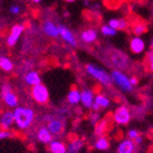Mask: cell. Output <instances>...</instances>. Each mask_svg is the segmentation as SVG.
Returning <instances> with one entry per match:
<instances>
[{
	"instance_id": "1",
	"label": "cell",
	"mask_w": 153,
	"mask_h": 153,
	"mask_svg": "<svg viewBox=\"0 0 153 153\" xmlns=\"http://www.w3.org/2000/svg\"><path fill=\"white\" fill-rule=\"evenodd\" d=\"M13 111L15 117V124L19 130L29 128L36 119L34 110L28 106H18Z\"/></svg>"
},
{
	"instance_id": "2",
	"label": "cell",
	"mask_w": 153,
	"mask_h": 153,
	"mask_svg": "<svg viewBox=\"0 0 153 153\" xmlns=\"http://www.w3.org/2000/svg\"><path fill=\"white\" fill-rule=\"evenodd\" d=\"M86 71L87 73L94 78L99 84H101L102 86L105 87H109L110 85L112 84L111 76L107 71L103 68H101L100 65L94 63H87L86 64Z\"/></svg>"
},
{
	"instance_id": "3",
	"label": "cell",
	"mask_w": 153,
	"mask_h": 153,
	"mask_svg": "<svg viewBox=\"0 0 153 153\" xmlns=\"http://www.w3.org/2000/svg\"><path fill=\"white\" fill-rule=\"evenodd\" d=\"M110 76H111L112 84H115L116 87L119 88L122 92L130 93L133 91L134 86L131 82V78L128 77V75L123 73L121 70H112Z\"/></svg>"
},
{
	"instance_id": "4",
	"label": "cell",
	"mask_w": 153,
	"mask_h": 153,
	"mask_svg": "<svg viewBox=\"0 0 153 153\" xmlns=\"http://www.w3.org/2000/svg\"><path fill=\"white\" fill-rule=\"evenodd\" d=\"M30 95L36 103L40 105H45L49 101V91L45 85L41 84L34 87H31Z\"/></svg>"
},
{
	"instance_id": "5",
	"label": "cell",
	"mask_w": 153,
	"mask_h": 153,
	"mask_svg": "<svg viewBox=\"0 0 153 153\" xmlns=\"http://www.w3.org/2000/svg\"><path fill=\"white\" fill-rule=\"evenodd\" d=\"M1 97H2L3 104L9 108L18 107V97L16 93L13 91L12 87L9 84H5L2 86L1 89Z\"/></svg>"
},
{
	"instance_id": "6",
	"label": "cell",
	"mask_w": 153,
	"mask_h": 153,
	"mask_svg": "<svg viewBox=\"0 0 153 153\" xmlns=\"http://www.w3.org/2000/svg\"><path fill=\"white\" fill-rule=\"evenodd\" d=\"M112 119L117 124L126 125L130 123L131 119H132V112H131L130 108L126 105H120L114 111Z\"/></svg>"
},
{
	"instance_id": "7",
	"label": "cell",
	"mask_w": 153,
	"mask_h": 153,
	"mask_svg": "<svg viewBox=\"0 0 153 153\" xmlns=\"http://www.w3.org/2000/svg\"><path fill=\"white\" fill-rule=\"evenodd\" d=\"M25 31V26L23 24H15L11 28L10 32H9L8 36L5 39V44L9 47H14L16 43L18 42L19 38H21L22 33Z\"/></svg>"
},
{
	"instance_id": "8",
	"label": "cell",
	"mask_w": 153,
	"mask_h": 153,
	"mask_svg": "<svg viewBox=\"0 0 153 153\" xmlns=\"http://www.w3.org/2000/svg\"><path fill=\"white\" fill-rule=\"evenodd\" d=\"M110 61L111 64L115 68H117V70H122L126 69L128 63V56L121 51H115L110 55Z\"/></svg>"
},
{
	"instance_id": "9",
	"label": "cell",
	"mask_w": 153,
	"mask_h": 153,
	"mask_svg": "<svg viewBox=\"0 0 153 153\" xmlns=\"http://www.w3.org/2000/svg\"><path fill=\"white\" fill-rule=\"evenodd\" d=\"M47 128L49 130V132L53 135H60L64 130V122L61 119L55 117H49V119H47Z\"/></svg>"
},
{
	"instance_id": "10",
	"label": "cell",
	"mask_w": 153,
	"mask_h": 153,
	"mask_svg": "<svg viewBox=\"0 0 153 153\" xmlns=\"http://www.w3.org/2000/svg\"><path fill=\"white\" fill-rule=\"evenodd\" d=\"M59 31H60V36L62 38L64 42L68 45H70L71 47H76L77 46V40L75 38L74 33L70 30V28H68L64 25H59Z\"/></svg>"
},
{
	"instance_id": "11",
	"label": "cell",
	"mask_w": 153,
	"mask_h": 153,
	"mask_svg": "<svg viewBox=\"0 0 153 153\" xmlns=\"http://www.w3.org/2000/svg\"><path fill=\"white\" fill-rule=\"evenodd\" d=\"M42 30L45 33V36H49V38L56 39L58 36H60V31H59V25L57 26L51 19H47L43 23L42 26Z\"/></svg>"
},
{
	"instance_id": "12",
	"label": "cell",
	"mask_w": 153,
	"mask_h": 153,
	"mask_svg": "<svg viewBox=\"0 0 153 153\" xmlns=\"http://www.w3.org/2000/svg\"><path fill=\"white\" fill-rule=\"evenodd\" d=\"M15 123V117H14V111L11 110H4L1 114L0 118V124H1V130H10Z\"/></svg>"
},
{
	"instance_id": "13",
	"label": "cell",
	"mask_w": 153,
	"mask_h": 153,
	"mask_svg": "<svg viewBox=\"0 0 153 153\" xmlns=\"http://www.w3.org/2000/svg\"><path fill=\"white\" fill-rule=\"evenodd\" d=\"M130 49L133 54L140 55L146 49V43L140 36H133L130 40Z\"/></svg>"
},
{
	"instance_id": "14",
	"label": "cell",
	"mask_w": 153,
	"mask_h": 153,
	"mask_svg": "<svg viewBox=\"0 0 153 153\" xmlns=\"http://www.w3.org/2000/svg\"><path fill=\"white\" fill-rule=\"evenodd\" d=\"M110 106V100L103 93H97L95 95L94 103L92 106V110L93 111H99L100 109H105Z\"/></svg>"
},
{
	"instance_id": "15",
	"label": "cell",
	"mask_w": 153,
	"mask_h": 153,
	"mask_svg": "<svg viewBox=\"0 0 153 153\" xmlns=\"http://www.w3.org/2000/svg\"><path fill=\"white\" fill-rule=\"evenodd\" d=\"M136 149V143L130 138H125L119 143L117 147V153H134Z\"/></svg>"
},
{
	"instance_id": "16",
	"label": "cell",
	"mask_w": 153,
	"mask_h": 153,
	"mask_svg": "<svg viewBox=\"0 0 153 153\" xmlns=\"http://www.w3.org/2000/svg\"><path fill=\"white\" fill-rule=\"evenodd\" d=\"M94 92L92 91L91 89H88V88H85L82 90V104L85 108H88L92 109V106H93V103H94Z\"/></svg>"
},
{
	"instance_id": "17",
	"label": "cell",
	"mask_w": 153,
	"mask_h": 153,
	"mask_svg": "<svg viewBox=\"0 0 153 153\" xmlns=\"http://www.w3.org/2000/svg\"><path fill=\"white\" fill-rule=\"evenodd\" d=\"M25 82L30 87H34V86H38V85L42 84V78L41 75L38 71H31L27 72L25 74Z\"/></svg>"
},
{
	"instance_id": "18",
	"label": "cell",
	"mask_w": 153,
	"mask_h": 153,
	"mask_svg": "<svg viewBox=\"0 0 153 153\" xmlns=\"http://www.w3.org/2000/svg\"><path fill=\"white\" fill-rule=\"evenodd\" d=\"M80 40L86 44H92L97 40V32L95 29H85L80 33Z\"/></svg>"
},
{
	"instance_id": "19",
	"label": "cell",
	"mask_w": 153,
	"mask_h": 153,
	"mask_svg": "<svg viewBox=\"0 0 153 153\" xmlns=\"http://www.w3.org/2000/svg\"><path fill=\"white\" fill-rule=\"evenodd\" d=\"M36 138L39 141H41L43 143H51L53 141V134L49 132L47 126H41L38 128Z\"/></svg>"
},
{
	"instance_id": "20",
	"label": "cell",
	"mask_w": 153,
	"mask_h": 153,
	"mask_svg": "<svg viewBox=\"0 0 153 153\" xmlns=\"http://www.w3.org/2000/svg\"><path fill=\"white\" fill-rule=\"evenodd\" d=\"M68 102L71 105H77L79 103H82V91H79L75 86L71 88V90L68 93Z\"/></svg>"
},
{
	"instance_id": "21",
	"label": "cell",
	"mask_w": 153,
	"mask_h": 153,
	"mask_svg": "<svg viewBox=\"0 0 153 153\" xmlns=\"http://www.w3.org/2000/svg\"><path fill=\"white\" fill-rule=\"evenodd\" d=\"M107 25H109L111 28H114L117 31L125 30L128 27V22L125 21V19H123V18H111V19L108 21Z\"/></svg>"
},
{
	"instance_id": "22",
	"label": "cell",
	"mask_w": 153,
	"mask_h": 153,
	"mask_svg": "<svg viewBox=\"0 0 153 153\" xmlns=\"http://www.w3.org/2000/svg\"><path fill=\"white\" fill-rule=\"evenodd\" d=\"M148 31V25L145 22H136L132 26V32L135 36H140Z\"/></svg>"
},
{
	"instance_id": "23",
	"label": "cell",
	"mask_w": 153,
	"mask_h": 153,
	"mask_svg": "<svg viewBox=\"0 0 153 153\" xmlns=\"http://www.w3.org/2000/svg\"><path fill=\"white\" fill-rule=\"evenodd\" d=\"M82 146H84V141L82 139H79V138H75L68 145L66 153H78L79 151L82 150Z\"/></svg>"
},
{
	"instance_id": "24",
	"label": "cell",
	"mask_w": 153,
	"mask_h": 153,
	"mask_svg": "<svg viewBox=\"0 0 153 153\" xmlns=\"http://www.w3.org/2000/svg\"><path fill=\"white\" fill-rule=\"evenodd\" d=\"M65 143L60 140H53L49 143V151L51 153H66Z\"/></svg>"
},
{
	"instance_id": "25",
	"label": "cell",
	"mask_w": 153,
	"mask_h": 153,
	"mask_svg": "<svg viewBox=\"0 0 153 153\" xmlns=\"http://www.w3.org/2000/svg\"><path fill=\"white\" fill-rule=\"evenodd\" d=\"M109 147H110V141L106 136H101V137L97 138L94 143V148L100 151L108 150Z\"/></svg>"
},
{
	"instance_id": "26",
	"label": "cell",
	"mask_w": 153,
	"mask_h": 153,
	"mask_svg": "<svg viewBox=\"0 0 153 153\" xmlns=\"http://www.w3.org/2000/svg\"><path fill=\"white\" fill-rule=\"evenodd\" d=\"M108 128H109V125H108L107 119H102V120H100V122L95 125V128H94L95 135L99 136V137L105 136V133L107 132Z\"/></svg>"
},
{
	"instance_id": "27",
	"label": "cell",
	"mask_w": 153,
	"mask_h": 153,
	"mask_svg": "<svg viewBox=\"0 0 153 153\" xmlns=\"http://www.w3.org/2000/svg\"><path fill=\"white\" fill-rule=\"evenodd\" d=\"M0 68L3 72H11L14 69V63L9 57L1 56L0 57Z\"/></svg>"
},
{
	"instance_id": "28",
	"label": "cell",
	"mask_w": 153,
	"mask_h": 153,
	"mask_svg": "<svg viewBox=\"0 0 153 153\" xmlns=\"http://www.w3.org/2000/svg\"><path fill=\"white\" fill-rule=\"evenodd\" d=\"M145 66L147 71L150 72V73H153V51H149L146 54Z\"/></svg>"
},
{
	"instance_id": "29",
	"label": "cell",
	"mask_w": 153,
	"mask_h": 153,
	"mask_svg": "<svg viewBox=\"0 0 153 153\" xmlns=\"http://www.w3.org/2000/svg\"><path fill=\"white\" fill-rule=\"evenodd\" d=\"M117 32L118 31L111 28L109 25H103L101 27V33L105 36H115L117 34Z\"/></svg>"
},
{
	"instance_id": "30",
	"label": "cell",
	"mask_w": 153,
	"mask_h": 153,
	"mask_svg": "<svg viewBox=\"0 0 153 153\" xmlns=\"http://www.w3.org/2000/svg\"><path fill=\"white\" fill-rule=\"evenodd\" d=\"M89 120L93 125H97L100 122V115L97 111H93L89 115Z\"/></svg>"
},
{
	"instance_id": "31",
	"label": "cell",
	"mask_w": 153,
	"mask_h": 153,
	"mask_svg": "<svg viewBox=\"0 0 153 153\" xmlns=\"http://www.w3.org/2000/svg\"><path fill=\"white\" fill-rule=\"evenodd\" d=\"M10 13L12 15H18L19 13H21V7L17 4H12L10 7Z\"/></svg>"
},
{
	"instance_id": "32",
	"label": "cell",
	"mask_w": 153,
	"mask_h": 153,
	"mask_svg": "<svg viewBox=\"0 0 153 153\" xmlns=\"http://www.w3.org/2000/svg\"><path fill=\"white\" fill-rule=\"evenodd\" d=\"M139 132H138L137 130H130L128 132V137L130 138V139H132V140H135L136 138L139 137Z\"/></svg>"
},
{
	"instance_id": "33",
	"label": "cell",
	"mask_w": 153,
	"mask_h": 153,
	"mask_svg": "<svg viewBox=\"0 0 153 153\" xmlns=\"http://www.w3.org/2000/svg\"><path fill=\"white\" fill-rule=\"evenodd\" d=\"M9 137H11L10 131L1 130V132H0V138H1V139H5V138H9Z\"/></svg>"
},
{
	"instance_id": "34",
	"label": "cell",
	"mask_w": 153,
	"mask_h": 153,
	"mask_svg": "<svg viewBox=\"0 0 153 153\" xmlns=\"http://www.w3.org/2000/svg\"><path fill=\"white\" fill-rule=\"evenodd\" d=\"M134 141H135L136 146H139L141 143H143V137H141V136H139V137L136 138V139H135V140H134Z\"/></svg>"
},
{
	"instance_id": "35",
	"label": "cell",
	"mask_w": 153,
	"mask_h": 153,
	"mask_svg": "<svg viewBox=\"0 0 153 153\" xmlns=\"http://www.w3.org/2000/svg\"><path fill=\"white\" fill-rule=\"evenodd\" d=\"M131 82H132V85L135 87L136 85L138 84V79L136 78V77H131Z\"/></svg>"
},
{
	"instance_id": "36",
	"label": "cell",
	"mask_w": 153,
	"mask_h": 153,
	"mask_svg": "<svg viewBox=\"0 0 153 153\" xmlns=\"http://www.w3.org/2000/svg\"><path fill=\"white\" fill-rule=\"evenodd\" d=\"M150 51H153V38L151 39L150 41Z\"/></svg>"
},
{
	"instance_id": "37",
	"label": "cell",
	"mask_w": 153,
	"mask_h": 153,
	"mask_svg": "<svg viewBox=\"0 0 153 153\" xmlns=\"http://www.w3.org/2000/svg\"><path fill=\"white\" fill-rule=\"evenodd\" d=\"M31 1H32L33 3H40L42 1V0H31Z\"/></svg>"
},
{
	"instance_id": "38",
	"label": "cell",
	"mask_w": 153,
	"mask_h": 153,
	"mask_svg": "<svg viewBox=\"0 0 153 153\" xmlns=\"http://www.w3.org/2000/svg\"><path fill=\"white\" fill-rule=\"evenodd\" d=\"M63 1H65V2H69V3H71V2H75L76 0H63Z\"/></svg>"
},
{
	"instance_id": "39",
	"label": "cell",
	"mask_w": 153,
	"mask_h": 153,
	"mask_svg": "<svg viewBox=\"0 0 153 153\" xmlns=\"http://www.w3.org/2000/svg\"><path fill=\"white\" fill-rule=\"evenodd\" d=\"M152 17H153V8H152Z\"/></svg>"
},
{
	"instance_id": "40",
	"label": "cell",
	"mask_w": 153,
	"mask_h": 153,
	"mask_svg": "<svg viewBox=\"0 0 153 153\" xmlns=\"http://www.w3.org/2000/svg\"><path fill=\"white\" fill-rule=\"evenodd\" d=\"M152 136H153V131H152Z\"/></svg>"
}]
</instances>
